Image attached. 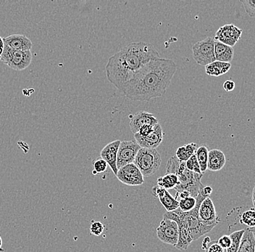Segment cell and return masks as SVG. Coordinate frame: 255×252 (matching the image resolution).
Instances as JSON below:
<instances>
[{
	"label": "cell",
	"mask_w": 255,
	"mask_h": 252,
	"mask_svg": "<svg viewBox=\"0 0 255 252\" xmlns=\"http://www.w3.org/2000/svg\"><path fill=\"white\" fill-rule=\"evenodd\" d=\"M214 41L213 37H207L193 45V57L197 64L206 66L215 61Z\"/></svg>",
	"instance_id": "cell-7"
},
{
	"label": "cell",
	"mask_w": 255,
	"mask_h": 252,
	"mask_svg": "<svg viewBox=\"0 0 255 252\" xmlns=\"http://www.w3.org/2000/svg\"><path fill=\"white\" fill-rule=\"evenodd\" d=\"M157 236L163 243L175 247L178 243V227L175 222L162 218L160 224L157 228Z\"/></svg>",
	"instance_id": "cell-8"
},
{
	"label": "cell",
	"mask_w": 255,
	"mask_h": 252,
	"mask_svg": "<svg viewBox=\"0 0 255 252\" xmlns=\"http://www.w3.org/2000/svg\"><path fill=\"white\" fill-rule=\"evenodd\" d=\"M199 218L203 223L217 226L221 221L210 196L207 197L199 206Z\"/></svg>",
	"instance_id": "cell-13"
},
{
	"label": "cell",
	"mask_w": 255,
	"mask_h": 252,
	"mask_svg": "<svg viewBox=\"0 0 255 252\" xmlns=\"http://www.w3.org/2000/svg\"><path fill=\"white\" fill-rule=\"evenodd\" d=\"M245 230H239L231 233L230 235L231 243L229 248L226 250V252H237L240 246L242 236L245 234Z\"/></svg>",
	"instance_id": "cell-26"
},
{
	"label": "cell",
	"mask_w": 255,
	"mask_h": 252,
	"mask_svg": "<svg viewBox=\"0 0 255 252\" xmlns=\"http://www.w3.org/2000/svg\"><path fill=\"white\" fill-rule=\"evenodd\" d=\"M231 68L230 63H223V62L216 61L207 65L205 66V72L210 76H222L229 72Z\"/></svg>",
	"instance_id": "cell-21"
},
{
	"label": "cell",
	"mask_w": 255,
	"mask_h": 252,
	"mask_svg": "<svg viewBox=\"0 0 255 252\" xmlns=\"http://www.w3.org/2000/svg\"><path fill=\"white\" fill-rule=\"evenodd\" d=\"M223 87L226 92H232L235 89V82L234 81L226 80L223 83Z\"/></svg>",
	"instance_id": "cell-35"
},
{
	"label": "cell",
	"mask_w": 255,
	"mask_h": 252,
	"mask_svg": "<svg viewBox=\"0 0 255 252\" xmlns=\"http://www.w3.org/2000/svg\"><path fill=\"white\" fill-rule=\"evenodd\" d=\"M94 170L92 173L96 175L97 174L104 173L108 170V164L103 159H98L93 163Z\"/></svg>",
	"instance_id": "cell-29"
},
{
	"label": "cell",
	"mask_w": 255,
	"mask_h": 252,
	"mask_svg": "<svg viewBox=\"0 0 255 252\" xmlns=\"http://www.w3.org/2000/svg\"><path fill=\"white\" fill-rule=\"evenodd\" d=\"M159 57L158 51L150 43H131L110 57L105 68L107 77L119 90L143 65Z\"/></svg>",
	"instance_id": "cell-2"
},
{
	"label": "cell",
	"mask_w": 255,
	"mask_h": 252,
	"mask_svg": "<svg viewBox=\"0 0 255 252\" xmlns=\"http://www.w3.org/2000/svg\"><path fill=\"white\" fill-rule=\"evenodd\" d=\"M116 177L120 182L128 186H139L144 183V178L133 163L120 168Z\"/></svg>",
	"instance_id": "cell-9"
},
{
	"label": "cell",
	"mask_w": 255,
	"mask_h": 252,
	"mask_svg": "<svg viewBox=\"0 0 255 252\" xmlns=\"http://www.w3.org/2000/svg\"><path fill=\"white\" fill-rule=\"evenodd\" d=\"M157 186L165 188V189H174L178 184V178L174 174H165L164 176L157 178Z\"/></svg>",
	"instance_id": "cell-24"
},
{
	"label": "cell",
	"mask_w": 255,
	"mask_h": 252,
	"mask_svg": "<svg viewBox=\"0 0 255 252\" xmlns=\"http://www.w3.org/2000/svg\"><path fill=\"white\" fill-rule=\"evenodd\" d=\"M151 192L159 199L167 212H173L178 209V202L165 188L156 186L153 187Z\"/></svg>",
	"instance_id": "cell-16"
},
{
	"label": "cell",
	"mask_w": 255,
	"mask_h": 252,
	"mask_svg": "<svg viewBox=\"0 0 255 252\" xmlns=\"http://www.w3.org/2000/svg\"><path fill=\"white\" fill-rule=\"evenodd\" d=\"M153 129H154V126L149 125V124H145V125L140 127L139 130H138L136 134H138V135L141 137H146L152 132Z\"/></svg>",
	"instance_id": "cell-34"
},
{
	"label": "cell",
	"mask_w": 255,
	"mask_h": 252,
	"mask_svg": "<svg viewBox=\"0 0 255 252\" xmlns=\"http://www.w3.org/2000/svg\"><path fill=\"white\" fill-rule=\"evenodd\" d=\"M105 226L99 221H92L90 226V233L92 235L100 236L103 234Z\"/></svg>",
	"instance_id": "cell-30"
},
{
	"label": "cell",
	"mask_w": 255,
	"mask_h": 252,
	"mask_svg": "<svg viewBox=\"0 0 255 252\" xmlns=\"http://www.w3.org/2000/svg\"><path fill=\"white\" fill-rule=\"evenodd\" d=\"M176 70V64L170 59H153L138 70L119 90L133 101L148 102L159 98L166 93Z\"/></svg>",
	"instance_id": "cell-1"
},
{
	"label": "cell",
	"mask_w": 255,
	"mask_h": 252,
	"mask_svg": "<svg viewBox=\"0 0 255 252\" xmlns=\"http://www.w3.org/2000/svg\"><path fill=\"white\" fill-rule=\"evenodd\" d=\"M1 244H2V242H1V237H0V250H1Z\"/></svg>",
	"instance_id": "cell-39"
},
{
	"label": "cell",
	"mask_w": 255,
	"mask_h": 252,
	"mask_svg": "<svg viewBox=\"0 0 255 252\" xmlns=\"http://www.w3.org/2000/svg\"><path fill=\"white\" fill-rule=\"evenodd\" d=\"M209 151L210 150H209L208 147L205 144L198 147L197 151H195V156L199 165V168H200V171L203 175L207 170Z\"/></svg>",
	"instance_id": "cell-23"
},
{
	"label": "cell",
	"mask_w": 255,
	"mask_h": 252,
	"mask_svg": "<svg viewBox=\"0 0 255 252\" xmlns=\"http://www.w3.org/2000/svg\"><path fill=\"white\" fill-rule=\"evenodd\" d=\"M141 147L135 141H121L117 154L118 170L124 166L132 164Z\"/></svg>",
	"instance_id": "cell-10"
},
{
	"label": "cell",
	"mask_w": 255,
	"mask_h": 252,
	"mask_svg": "<svg viewBox=\"0 0 255 252\" xmlns=\"http://www.w3.org/2000/svg\"><path fill=\"white\" fill-rule=\"evenodd\" d=\"M214 53L216 61L231 63L234 58V49L230 46L215 40Z\"/></svg>",
	"instance_id": "cell-19"
},
{
	"label": "cell",
	"mask_w": 255,
	"mask_h": 252,
	"mask_svg": "<svg viewBox=\"0 0 255 252\" xmlns=\"http://www.w3.org/2000/svg\"><path fill=\"white\" fill-rule=\"evenodd\" d=\"M4 44L11 49L19 51L31 50L33 43L23 34H12L3 39Z\"/></svg>",
	"instance_id": "cell-17"
},
{
	"label": "cell",
	"mask_w": 255,
	"mask_h": 252,
	"mask_svg": "<svg viewBox=\"0 0 255 252\" xmlns=\"http://www.w3.org/2000/svg\"><path fill=\"white\" fill-rule=\"evenodd\" d=\"M165 174H174L178 178L179 184L174 188L176 192L186 191L194 198L202 193L204 186L201 179L203 175L188 170L185 162H180L175 156H172L167 161Z\"/></svg>",
	"instance_id": "cell-4"
},
{
	"label": "cell",
	"mask_w": 255,
	"mask_h": 252,
	"mask_svg": "<svg viewBox=\"0 0 255 252\" xmlns=\"http://www.w3.org/2000/svg\"><path fill=\"white\" fill-rule=\"evenodd\" d=\"M186 168L190 171L194 172V173L202 174L200 171V168H199V165L198 162H197V158H196L195 154L191 156L186 162ZM203 175V174H202Z\"/></svg>",
	"instance_id": "cell-28"
},
{
	"label": "cell",
	"mask_w": 255,
	"mask_h": 252,
	"mask_svg": "<svg viewBox=\"0 0 255 252\" xmlns=\"http://www.w3.org/2000/svg\"><path fill=\"white\" fill-rule=\"evenodd\" d=\"M178 209L183 212H189L194 210L197 204L196 198L189 196L186 199L178 201Z\"/></svg>",
	"instance_id": "cell-27"
},
{
	"label": "cell",
	"mask_w": 255,
	"mask_h": 252,
	"mask_svg": "<svg viewBox=\"0 0 255 252\" xmlns=\"http://www.w3.org/2000/svg\"><path fill=\"white\" fill-rule=\"evenodd\" d=\"M162 159L157 149L143 148H140L133 162L143 178L154 175L160 167Z\"/></svg>",
	"instance_id": "cell-5"
},
{
	"label": "cell",
	"mask_w": 255,
	"mask_h": 252,
	"mask_svg": "<svg viewBox=\"0 0 255 252\" xmlns=\"http://www.w3.org/2000/svg\"><path fill=\"white\" fill-rule=\"evenodd\" d=\"M0 61L15 71H23L31 64V51L15 50L4 44Z\"/></svg>",
	"instance_id": "cell-6"
},
{
	"label": "cell",
	"mask_w": 255,
	"mask_h": 252,
	"mask_svg": "<svg viewBox=\"0 0 255 252\" xmlns=\"http://www.w3.org/2000/svg\"><path fill=\"white\" fill-rule=\"evenodd\" d=\"M4 41H3V38H1L0 36V57H1V55H2L3 50H4Z\"/></svg>",
	"instance_id": "cell-38"
},
{
	"label": "cell",
	"mask_w": 255,
	"mask_h": 252,
	"mask_svg": "<svg viewBox=\"0 0 255 252\" xmlns=\"http://www.w3.org/2000/svg\"><path fill=\"white\" fill-rule=\"evenodd\" d=\"M239 223L245 225L247 228H253L255 226V209L251 208L243 212L239 216Z\"/></svg>",
	"instance_id": "cell-25"
},
{
	"label": "cell",
	"mask_w": 255,
	"mask_h": 252,
	"mask_svg": "<svg viewBox=\"0 0 255 252\" xmlns=\"http://www.w3.org/2000/svg\"><path fill=\"white\" fill-rule=\"evenodd\" d=\"M197 144L194 143H188L184 146L179 147L176 151V156L175 157L180 161V162H186L191 156L195 154L197 151Z\"/></svg>",
	"instance_id": "cell-22"
},
{
	"label": "cell",
	"mask_w": 255,
	"mask_h": 252,
	"mask_svg": "<svg viewBox=\"0 0 255 252\" xmlns=\"http://www.w3.org/2000/svg\"><path fill=\"white\" fill-rule=\"evenodd\" d=\"M242 29L230 23L220 27L215 33L214 40L220 41L226 45L233 47L240 39L242 34Z\"/></svg>",
	"instance_id": "cell-11"
},
{
	"label": "cell",
	"mask_w": 255,
	"mask_h": 252,
	"mask_svg": "<svg viewBox=\"0 0 255 252\" xmlns=\"http://www.w3.org/2000/svg\"><path fill=\"white\" fill-rule=\"evenodd\" d=\"M240 2L242 3L246 10L247 15L250 17L255 16V0H245L242 1L241 0Z\"/></svg>",
	"instance_id": "cell-31"
},
{
	"label": "cell",
	"mask_w": 255,
	"mask_h": 252,
	"mask_svg": "<svg viewBox=\"0 0 255 252\" xmlns=\"http://www.w3.org/2000/svg\"><path fill=\"white\" fill-rule=\"evenodd\" d=\"M121 142V140H117L108 143L100 153L101 159L107 162L116 176L118 173L117 164H116L117 154Z\"/></svg>",
	"instance_id": "cell-15"
},
{
	"label": "cell",
	"mask_w": 255,
	"mask_h": 252,
	"mask_svg": "<svg viewBox=\"0 0 255 252\" xmlns=\"http://www.w3.org/2000/svg\"><path fill=\"white\" fill-rule=\"evenodd\" d=\"M255 228H247L242 236L240 246L237 252H255Z\"/></svg>",
	"instance_id": "cell-20"
},
{
	"label": "cell",
	"mask_w": 255,
	"mask_h": 252,
	"mask_svg": "<svg viewBox=\"0 0 255 252\" xmlns=\"http://www.w3.org/2000/svg\"><path fill=\"white\" fill-rule=\"evenodd\" d=\"M218 244L222 247L224 250H227L228 248H229V247L231 246V240L230 236L229 235H224L221 236L218 241H217Z\"/></svg>",
	"instance_id": "cell-33"
},
{
	"label": "cell",
	"mask_w": 255,
	"mask_h": 252,
	"mask_svg": "<svg viewBox=\"0 0 255 252\" xmlns=\"http://www.w3.org/2000/svg\"><path fill=\"white\" fill-rule=\"evenodd\" d=\"M205 251V252H226V250L223 249L222 247L218 244L217 241L210 242Z\"/></svg>",
	"instance_id": "cell-32"
},
{
	"label": "cell",
	"mask_w": 255,
	"mask_h": 252,
	"mask_svg": "<svg viewBox=\"0 0 255 252\" xmlns=\"http://www.w3.org/2000/svg\"><path fill=\"white\" fill-rule=\"evenodd\" d=\"M210 237H206L204 239L203 242H202V250H206L207 246H208V244H210Z\"/></svg>",
	"instance_id": "cell-37"
},
{
	"label": "cell",
	"mask_w": 255,
	"mask_h": 252,
	"mask_svg": "<svg viewBox=\"0 0 255 252\" xmlns=\"http://www.w3.org/2000/svg\"><path fill=\"white\" fill-rule=\"evenodd\" d=\"M130 130L133 132V135L136 134L139 130L140 127L145 125V124H149V125L154 126L158 123V119L155 117L154 114L146 111H139L134 115H130Z\"/></svg>",
	"instance_id": "cell-14"
},
{
	"label": "cell",
	"mask_w": 255,
	"mask_h": 252,
	"mask_svg": "<svg viewBox=\"0 0 255 252\" xmlns=\"http://www.w3.org/2000/svg\"><path fill=\"white\" fill-rule=\"evenodd\" d=\"M212 193H213V188H212L211 186H204L203 188H202V196H205V197H209L211 195Z\"/></svg>",
	"instance_id": "cell-36"
},
{
	"label": "cell",
	"mask_w": 255,
	"mask_h": 252,
	"mask_svg": "<svg viewBox=\"0 0 255 252\" xmlns=\"http://www.w3.org/2000/svg\"><path fill=\"white\" fill-rule=\"evenodd\" d=\"M226 156L221 150L213 149L209 151L207 170L212 172L220 171L226 165Z\"/></svg>",
	"instance_id": "cell-18"
},
{
	"label": "cell",
	"mask_w": 255,
	"mask_h": 252,
	"mask_svg": "<svg viewBox=\"0 0 255 252\" xmlns=\"http://www.w3.org/2000/svg\"><path fill=\"white\" fill-rule=\"evenodd\" d=\"M138 146L148 149H156L163 140V131L160 124L157 123L154 126L152 132L146 137H141L138 134L133 135Z\"/></svg>",
	"instance_id": "cell-12"
},
{
	"label": "cell",
	"mask_w": 255,
	"mask_h": 252,
	"mask_svg": "<svg viewBox=\"0 0 255 252\" xmlns=\"http://www.w3.org/2000/svg\"><path fill=\"white\" fill-rule=\"evenodd\" d=\"M207 197L199 194L197 199V204L194 210L189 212H181L179 209L173 212H166L163 218L171 220L178 225V230H185L189 233L192 240H197L205 234H208L215 227V225H209L203 223L199 218V206Z\"/></svg>",
	"instance_id": "cell-3"
}]
</instances>
